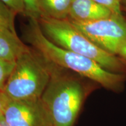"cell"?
Returning a JSON list of instances; mask_svg holds the SVG:
<instances>
[{
	"mask_svg": "<svg viewBox=\"0 0 126 126\" xmlns=\"http://www.w3.org/2000/svg\"><path fill=\"white\" fill-rule=\"evenodd\" d=\"M25 38L44 59L62 68L71 70L109 90L122 89L125 77L110 71L90 58L77 54L56 45L47 37L37 19L29 18Z\"/></svg>",
	"mask_w": 126,
	"mask_h": 126,
	"instance_id": "cell-1",
	"label": "cell"
},
{
	"mask_svg": "<svg viewBox=\"0 0 126 126\" xmlns=\"http://www.w3.org/2000/svg\"><path fill=\"white\" fill-rule=\"evenodd\" d=\"M50 65L51 77L41 99L54 126H73L86 97V89L78 78L63 72L62 68L51 63Z\"/></svg>",
	"mask_w": 126,
	"mask_h": 126,
	"instance_id": "cell-2",
	"label": "cell"
},
{
	"mask_svg": "<svg viewBox=\"0 0 126 126\" xmlns=\"http://www.w3.org/2000/svg\"><path fill=\"white\" fill-rule=\"evenodd\" d=\"M37 20L47 38L59 47L90 58L110 71L120 74L125 71V65L120 59L93 43L68 19H56L41 16Z\"/></svg>",
	"mask_w": 126,
	"mask_h": 126,
	"instance_id": "cell-3",
	"label": "cell"
},
{
	"mask_svg": "<svg viewBox=\"0 0 126 126\" xmlns=\"http://www.w3.org/2000/svg\"><path fill=\"white\" fill-rule=\"evenodd\" d=\"M50 77V63L29 47L16 60L3 92L14 100L41 98Z\"/></svg>",
	"mask_w": 126,
	"mask_h": 126,
	"instance_id": "cell-4",
	"label": "cell"
},
{
	"mask_svg": "<svg viewBox=\"0 0 126 126\" xmlns=\"http://www.w3.org/2000/svg\"><path fill=\"white\" fill-rule=\"evenodd\" d=\"M68 20L93 43L111 54H118L126 42V20L123 15L113 14L109 18L92 22Z\"/></svg>",
	"mask_w": 126,
	"mask_h": 126,
	"instance_id": "cell-5",
	"label": "cell"
},
{
	"mask_svg": "<svg viewBox=\"0 0 126 126\" xmlns=\"http://www.w3.org/2000/svg\"><path fill=\"white\" fill-rule=\"evenodd\" d=\"M3 116L11 126H54L41 98L14 100L6 96Z\"/></svg>",
	"mask_w": 126,
	"mask_h": 126,
	"instance_id": "cell-6",
	"label": "cell"
},
{
	"mask_svg": "<svg viewBox=\"0 0 126 126\" xmlns=\"http://www.w3.org/2000/svg\"><path fill=\"white\" fill-rule=\"evenodd\" d=\"M113 14L108 8L93 0H73L68 19L78 22H92L109 18Z\"/></svg>",
	"mask_w": 126,
	"mask_h": 126,
	"instance_id": "cell-7",
	"label": "cell"
},
{
	"mask_svg": "<svg viewBox=\"0 0 126 126\" xmlns=\"http://www.w3.org/2000/svg\"><path fill=\"white\" fill-rule=\"evenodd\" d=\"M20 40L17 34L0 25V58L8 61H16L23 52L28 49Z\"/></svg>",
	"mask_w": 126,
	"mask_h": 126,
	"instance_id": "cell-8",
	"label": "cell"
},
{
	"mask_svg": "<svg viewBox=\"0 0 126 126\" xmlns=\"http://www.w3.org/2000/svg\"><path fill=\"white\" fill-rule=\"evenodd\" d=\"M73 0H36L41 16L67 19Z\"/></svg>",
	"mask_w": 126,
	"mask_h": 126,
	"instance_id": "cell-9",
	"label": "cell"
},
{
	"mask_svg": "<svg viewBox=\"0 0 126 126\" xmlns=\"http://www.w3.org/2000/svg\"><path fill=\"white\" fill-rule=\"evenodd\" d=\"M16 15L4 3L0 1V25L16 33L15 28V17Z\"/></svg>",
	"mask_w": 126,
	"mask_h": 126,
	"instance_id": "cell-10",
	"label": "cell"
},
{
	"mask_svg": "<svg viewBox=\"0 0 126 126\" xmlns=\"http://www.w3.org/2000/svg\"><path fill=\"white\" fill-rule=\"evenodd\" d=\"M16 61L0 58V90L3 91L5 83L15 66Z\"/></svg>",
	"mask_w": 126,
	"mask_h": 126,
	"instance_id": "cell-11",
	"label": "cell"
},
{
	"mask_svg": "<svg viewBox=\"0 0 126 126\" xmlns=\"http://www.w3.org/2000/svg\"><path fill=\"white\" fill-rule=\"evenodd\" d=\"M16 14L26 15V7L23 0H0Z\"/></svg>",
	"mask_w": 126,
	"mask_h": 126,
	"instance_id": "cell-12",
	"label": "cell"
},
{
	"mask_svg": "<svg viewBox=\"0 0 126 126\" xmlns=\"http://www.w3.org/2000/svg\"><path fill=\"white\" fill-rule=\"evenodd\" d=\"M23 1L26 7V16L38 19L41 16V13L37 7L36 0H23Z\"/></svg>",
	"mask_w": 126,
	"mask_h": 126,
	"instance_id": "cell-13",
	"label": "cell"
},
{
	"mask_svg": "<svg viewBox=\"0 0 126 126\" xmlns=\"http://www.w3.org/2000/svg\"><path fill=\"white\" fill-rule=\"evenodd\" d=\"M93 1L108 8L115 14L122 15L120 0H93Z\"/></svg>",
	"mask_w": 126,
	"mask_h": 126,
	"instance_id": "cell-14",
	"label": "cell"
},
{
	"mask_svg": "<svg viewBox=\"0 0 126 126\" xmlns=\"http://www.w3.org/2000/svg\"><path fill=\"white\" fill-rule=\"evenodd\" d=\"M6 101V95L3 91L0 90V117L3 115Z\"/></svg>",
	"mask_w": 126,
	"mask_h": 126,
	"instance_id": "cell-15",
	"label": "cell"
},
{
	"mask_svg": "<svg viewBox=\"0 0 126 126\" xmlns=\"http://www.w3.org/2000/svg\"><path fill=\"white\" fill-rule=\"evenodd\" d=\"M118 54L124 57V59H126V42L122 45V46L120 47L119 49Z\"/></svg>",
	"mask_w": 126,
	"mask_h": 126,
	"instance_id": "cell-16",
	"label": "cell"
},
{
	"mask_svg": "<svg viewBox=\"0 0 126 126\" xmlns=\"http://www.w3.org/2000/svg\"><path fill=\"white\" fill-rule=\"evenodd\" d=\"M0 126H11L7 122H6L5 119L3 115H2V116L0 117Z\"/></svg>",
	"mask_w": 126,
	"mask_h": 126,
	"instance_id": "cell-17",
	"label": "cell"
},
{
	"mask_svg": "<svg viewBox=\"0 0 126 126\" xmlns=\"http://www.w3.org/2000/svg\"><path fill=\"white\" fill-rule=\"evenodd\" d=\"M123 1H124V2H125V3H126V0H123Z\"/></svg>",
	"mask_w": 126,
	"mask_h": 126,
	"instance_id": "cell-18",
	"label": "cell"
}]
</instances>
